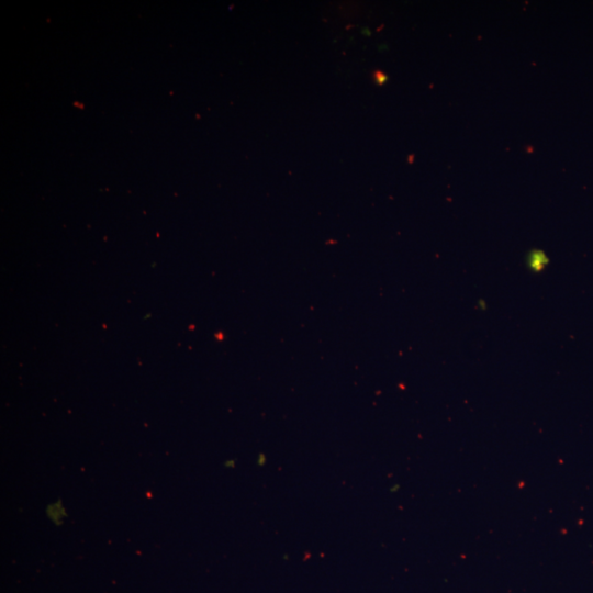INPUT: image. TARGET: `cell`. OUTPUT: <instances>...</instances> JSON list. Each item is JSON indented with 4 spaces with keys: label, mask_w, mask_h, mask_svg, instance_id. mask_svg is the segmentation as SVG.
Returning a JSON list of instances; mask_svg holds the SVG:
<instances>
[{
    "label": "cell",
    "mask_w": 593,
    "mask_h": 593,
    "mask_svg": "<svg viewBox=\"0 0 593 593\" xmlns=\"http://www.w3.org/2000/svg\"><path fill=\"white\" fill-rule=\"evenodd\" d=\"M530 262H532L533 268H538L539 265L541 267L545 262L542 253H538V251L533 253L530 257Z\"/></svg>",
    "instance_id": "obj_1"
}]
</instances>
